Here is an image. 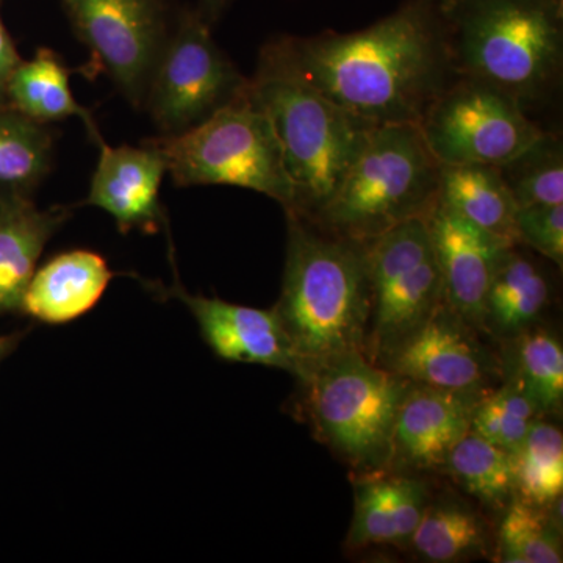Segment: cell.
Wrapping results in <instances>:
<instances>
[{"label":"cell","instance_id":"obj_1","mask_svg":"<svg viewBox=\"0 0 563 563\" xmlns=\"http://www.w3.org/2000/svg\"><path fill=\"white\" fill-rule=\"evenodd\" d=\"M296 77L366 124H420L455 79L440 0H404L363 31L279 36L263 46Z\"/></svg>","mask_w":563,"mask_h":563},{"label":"cell","instance_id":"obj_2","mask_svg":"<svg viewBox=\"0 0 563 563\" xmlns=\"http://www.w3.org/2000/svg\"><path fill=\"white\" fill-rule=\"evenodd\" d=\"M284 282L276 303L303 383L325 363L365 352L369 295L366 244L322 231L287 213Z\"/></svg>","mask_w":563,"mask_h":563},{"label":"cell","instance_id":"obj_3","mask_svg":"<svg viewBox=\"0 0 563 563\" xmlns=\"http://www.w3.org/2000/svg\"><path fill=\"white\" fill-rule=\"evenodd\" d=\"M459 76L484 80L521 106L561 88L563 0H440Z\"/></svg>","mask_w":563,"mask_h":563},{"label":"cell","instance_id":"obj_4","mask_svg":"<svg viewBox=\"0 0 563 563\" xmlns=\"http://www.w3.org/2000/svg\"><path fill=\"white\" fill-rule=\"evenodd\" d=\"M250 91L272 121L290 177L292 207L285 213L312 221L339 191L374 125L340 109L263 49Z\"/></svg>","mask_w":563,"mask_h":563},{"label":"cell","instance_id":"obj_5","mask_svg":"<svg viewBox=\"0 0 563 563\" xmlns=\"http://www.w3.org/2000/svg\"><path fill=\"white\" fill-rule=\"evenodd\" d=\"M439 184L440 163L418 125H377L339 191L312 222L332 235L366 244L402 222L428 217L439 199Z\"/></svg>","mask_w":563,"mask_h":563},{"label":"cell","instance_id":"obj_6","mask_svg":"<svg viewBox=\"0 0 563 563\" xmlns=\"http://www.w3.org/2000/svg\"><path fill=\"white\" fill-rule=\"evenodd\" d=\"M162 151L177 187L231 185L292 207V187L276 132L265 110L242 96L191 131L151 140Z\"/></svg>","mask_w":563,"mask_h":563},{"label":"cell","instance_id":"obj_7","mask_svg":"<svg viewBox=\"0 0 563 563\" xmlns=\"http://www.w3.org/2000/svg\"><path fill=\"white\" fill-rule=\"evenodd\" d=\"M302 384L318 439L354 472H385L396 417L412 383L365 352H352L325 363Z\"/></svg>","mask_w":563,"mask_h":563},{"label":"cell","instance_id":"obj_8","mask_svg":"<svg viewBox=\"0 0 563 563\" xmlns=\"http://www.w3.org/2000/svg\"><path fill=\"white\" fill-rule=\"evenodd\" d=\"M247 85L198 9H184L152 70L143 109L161 136L179 135L235 101Z\"/></svg>","mask_w":563,"mask_h":563},{"label":"cell","instance_id":"obj_9","mask_svg":"<svg viewBox=\"0 0 563 563\" xmlns=\"http://www.w3.org/2000/svg\"><path fill=\"white\" fill-rule=\"evenodd\" d=\"M369 309L365 354L376 362L444 301L426 218H413L366 243Z\"/></svg>","mask_w":563,"mask_h":563},{"label":"cell","instance_id":"obj_10","mask_svg":"<svg viewBox=\"0 0 563 563\" xmlns=\"http://www.w3.org/2000/svg\"><path fill=\"white\" fill-rule=\"evenodd\" d=\"M418 129L442 166L503 165L543 132L509 92L466 76L431 103Z\"/></svg>","mask_w":563,"mask_h":563},{"label":"cell","instance_id":"obj_11","mask_svg":"<svg viewBox=\"0 0 563 563\" xmlns=\"http://www.w3.org/2000/svg\"><path fill=\"white\" fill-rule=\"evenodd\" d=\"M62 5L95 66L143 109L152 70L180 11L173 0H62Z\"/></svg>","mask_w":563,"mask_h":563},{"label":"cell","instance_id":"obj_12","mask_svg":"<svg viewBox=\"0 0 563 563\" xmlns=\"http://www.w3.org/2000/svg\"><path fill=\"white\" fill-rule=\"evenodd\" d=\"M479 332L443 301L376 363L412 384L484 393L501 380L503 373L501 361L484 346Z\"/></svg>","mask_w":563,"mask_h":563},{"label":"cell","instance_id":"obj_13","mask_svg":"<svg viewBox=\"0 0 563 563\" xmlns=\"http://www.w3.org/2000/svg\"><path fill=\"white\" fill-rule=\"evenodd\" d=\"M481 395L410 385L396 417L387 470L404 473L443 468L455 444L472 429L474 406Z\"/></svg>","mask_w":563,"mask_h":563},{"label":"cell","instance_id":"obj_14","mask_svg":"<svg viewBox=\"0 0 563 563\" xmlns=\"http://www.w3.org/2000/svg\"><path fill=\"white\" fill-rule=\"evenodd\" d=\"M429 233L451 309L483 332L485 299L504 252L514 244L476 228L437 199L429 211Z\"/></svg>","mask_w":563,"mask_h":563},{"label":"cell","instance_id":"obj_15","mask_svg":"<svg viewBox=\"0 0 563 563\" xmlns=\"http://www.w3.org/2000/svg\"><path fill=\"white\" fill-rule=\"evenodd\" d=\"M198 321L203 340L220 358L284 369L301 377L298 358L276 309L262 310L192 296L176 284L172 291Z\"/></svg>","mask_w":563,"mask_h":563},{"label":"cell","instance_id":"obj_16","mask_svg":"<svg viewBox=\"0 0 563 563\" xmlns=\"http://www.w3.org/2000/svg\"><path fill=\"white\" fill-rule=\"evenodd\" d=\"M96 144L101 154L85 203L106 210L121 232L157 231L163 221L158 195L166 174L162 151L151 140L140 147H111L101 136Z\"/></svg>","mask_w":563,"mask_h":563},{"label":"cell","instance_id":"obj_17","mask_svg":"<svg viewBox=\"0 0 563 563\" xmlns=\"http://www.w3.org/2000/svg\"><path fill=\"white\" fill-rule=\"evenodd\" d=\"M429 501L428 485L420 477L387 470L362 474L355 483L347 547L409 543Z\"/></svg>","mask_w":563,"mask_h":563},{"label":"cell","instance_id":"obj_18","mask_svg":"<svg viewBox=\"0 0 563 563\" xmlns=\"http://www.w3.org/2000/svg\"><path fill=\"white\" fill-rule=\"evenodd\" d=\"M111 277L102 255L81 250L63 252L33 274L21 310L49 324L77 320L99 302Z\"/></svg>","mask_w":563,"mask_h":563},{"label":"cell","instance_id":"obj_19","mask_svg":"<svg viewBox=\"0 0 563 563\" xmlns=\"http://www.w3.org/2000/svg\"><path fill=\"white\" fill-rule=\"evenodd\" d=\"M69 217L68 210H40L22 192L0 195V313L21 310L41 252Z\"/></svg>","mask_w":563,"mask_h":563},{"label":"cell","instance_id":"obj_20","mask_svg":"<svg viewBox=\"0 0 563 563\" xmlns=\"http://www.w3.org/2000/svg\"><path fill=\"white\" fill-rule=\"evenodd\" d=\"M550 280L540 266L510 246L498 263L487 299L483 332L506 342L536 325L550 303Z\"/></svg>","mask_w":563,"mask_h":563},{"label":"cell","instance_id":"obj_21","mask_svg":"<svg viewBox=\"0 0 563 563\" xmlns=\"http://www.w3.org/2000/svg\"><path fill=\"white\" fill-rule=\"evenodd\" d=\"M439 202L496 239L518 246L515 203L499 166L440 165Z\"/></svg>","mask_w":563,"mask_h":563},{"label":"cell","instance_id":"obj_22","mask_svg":"<svg viewBox=\"0 0 563 563\" xmlns=\"http://www.w3.org/2000/svg\"><path fill=\"white\" fill-rule=\"evenodd\" d=\"M5 92L11 109L40 124L79 118L95 143L101 139L90 111L74 99L69 69L54 51L38 49L32 60L20 62L7 80Z\"/></svg>","mask_w":563,"mask_h":563},{"label":"cell","instance_id":"obj_23","mask_svg":"<svg viewBox=\"0 0 563 563\" xmlns=\"http://www.w3.org/2000/svg\"><path fill=\"white\" fill-rule=\"evenodd\" d=\"M501 361L503 377L523 388L542 417L562 412L563 347L553 333L536 325L506 340Z\"/></svg>","mask_w":563,"mask_h":563},{"label":"cell","instance_id":"obj_24","mask_svg":"<svg viewBox=\"0 0 563 563\" xmlns=\"http://www.w3.org/2000/svg\"><path fill=\"white\" fill-rule=\"evenodd\" d=\"M409 544L426 562L470 561L487 550V528L466 504L455 499L429 501Z\"/></svg>","mask_w":563,"mask_h":563},{"label":"cell","instance_id":"obj_25","mask_svg":"<svg viewBox=\"0 0 563 563\" xmlns=\"http://www.w3.org/2000/svg\"><path fill=\"white\" fill-rule=\"evenodd\" d=\"M52 155L54 135L46 124L14 109L0 110V187L27 195L49 173Z\"/></svg>","mask_w":563,"mask_h":563},{"label":"cell","instance_id":"obj_26","mask_svg":"<svg viewBox=\"0 0 563 563\" xmlns=\"http://www.w3.org/2000/svg\"><path fill=\"white\" fill-rule=\"evenodd\" d=\"M455 484L492 507H507L515 498L512 457L472 431L462 437L443 466Z\"/></svg>","mask_w":563,"mask_h":563},{"label":"cell","instance_id":"obj_27","mask_svg":"<svg viewBox=\"0 0 563 563\" xmlns=\"http://www.w3.org/2000/svg\"><path fill=\"white\" fill-rule=\"evenodd\" d=\"M558 501L540 507L515 496L499 526L498 558L501 563H562L563 547Z\"/></svg>","mask_w":563,"mask_h":563},{"label":"cell","instance_id":"obj_28","mask_svg":"<svg viewBox=\"0 0 563 563\" xmlns=\"http://www.w3.org/2000/svg\"><path fill=\"white\" fill-rule=\"evenodd\" d=\"M515 496L540 507H550L563 493V435L558 426L540 418L523 442L510 453Z\"/></svg>","mask_w":563,"mask_h":563},{"label":"cell","instance_id":"obj_29","mask_svg":"<svg viewBox=\"0 0 563 563\" xmlns=\"http://www.w3.org/2000/svg\"><path fill=\"white\" fill-rule=\"evenodd\" d=\"M499 172L518 209L563 203V143L558 133L542 132Z\"/></svg>","mask_w":563,"mask_h":563},{"label":"cell","instance_id":"obj_30","mask_svg":"<svg viewBox=\"0 0 563 563\" xmlns=\"http://www.w3.org/2000/svg\"><path fill=\"white\" fill-rule=\"evenodd\" d=\"M540 418L542 413L523 388L510 377H501L477 399L470 431L512 453Z\"/></svg>","mask_w":563,"mask_h":563},{"label":"cell","instance_id":"obj_31","mask_svg":"<svg viewBox=\"0 0 563 563\" xmlns=\"http://www.w3.org/2000/svg\"><path fill=\"white\" fill-rule=\"evenodd\" d=\"M518 244H528L548 261L563 266V203L520 207L515 214Z\"/></svg>","mask_w":563,"mask_h":563},{"label":"cell","instance_id":"obj_32","mask_svg":"<svg viewBox=\"0 0 563 563\" xmlns=\"http://www.w3.org/2000/svg\"><path fill=\"white\" fill-rule=\"evenodd\" d=\"M20 62L9 33H7L2 20H0V92L5 91L7 80H9L13 69L20 65Z\"/></svg>","mask_w":563,"mask_h":563},{"label":"cell","instance_id":"obj_33","mask_svg":"<svg viewBox=\"0 0 563 563\" xmlns=\"http://www.w3.org/2000/svg\"><path fill=\"white\" fill-rule=\"evenodd\" d=\"M233 0H199V5L196 7L203 20L209 22L211 27L221 20L222 14L225 10L231 7Z\"/></svg>","mask_w":563,"mask_h":563},{"label":"cell","instance_id":"obj_34","mask_svg":"<svg viewBox=\"0 0 563 563\" xmlns=\"http://www.w3.org/2000/svg\"><path fill=\"white\" fill-rule=\"evenodd\" d=\"M18 344V336L11 335V336H2L0 339V362L3 361V358L7 357V355L10 354L11 351H13V347Z\"/></svg>","mask_w":563,"mask_h":563}]
</instances>
